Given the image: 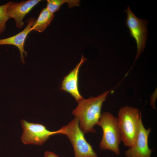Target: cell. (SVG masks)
Segmentation results:
<instances>
[{
    "label": "cell",
    "instance_id": "11",
    "mask_svg": "<svg viewBox=\"0 0 157 157\" xmlns=\"http://www.w3.org/2000/svg\"><path fill=\"white\" fill-rule=\"evenodd\" d=\"M54 14L51 13L46 8L43 9L36 20H35L31 31L34 30L39 32L44 31L53 20Z\"/></svg>",
    "mask_w": 157,
    "mask_h": 157
},
{
    "label": "cell",
    "instance_id": "10",
    "mask_svg": "<svg viewBox=\"0 0 157 157\" xmlns=\"http://www.w3.org/2000/svg\"><path fill=\"white\" fill-rule=\"evenodd\" d=\"M35 20L34 17L29 18L26 21L28 23L27 26L22 31L9 38L0 39V45L10 44L17 47L20 53L21 62L23 64L25 63L24 54L25 57L27 55V52L24 49L25 41L28 34L31 31V29Z\"/></svg>",
    "mask_w": 157,
    "mask_h": 157
},
{
    "label": "cell",
    "instance_id": "5",
    "mask_svg": "<svg viewBox=\"0 0 157 157\" xmlns=\"http://www.w3.org/2000/svg\"><path fill=\"white\" fill-rule=\"evenodd\" d=\"M125 12L127 15L125 24L129 29L130 36L135 39L136 43L137 53L133 65L145 47L148 34V20L136 17L129 6Z\"/></svg>",
    "mask_w": 157,
    "mask_h": 157
},
{
    "label": "cell",
    "instance_id": "13",
    "mask_svg": "<svg viewBox=\"0 0 157 157\" xmlns=\"http://www.w3.org/2000/svg\"><path fill=\"white\" fill-rule=\"evenodd\" d=\"M10 3L9 2L0 6V35L5 30L6 23L9 19L7 14L6 11Z\"/></svg>",
    "mask_w": 157,
    "mask_h": 157
},
{
    "label": "cell",
    "instance_id": "9",
    "mask_svg": "<svg viewBox=\"0 0 157 157\" xmlns=\"http://www.w3.org/2000/svg\"><path fill=\"white\" fill-rule=\"evenodd\" d=\"M87 59L83 55L80 62L67 75L65 76L62 81L60 89L70 94L78 103L84 98L80 93L78 88V78L80 68Z\"/></svg>",
    "mask_w": 157,
    "mask_h": 157
},
{
    "label": "cell",
    "instance_id": "2",
    "mask_svg": "<svg viewBox=\"0 0 157 157\" xmlns=\"http://www.w3.org/2000/svg\"><path fill=\"white\" fill-rule=\"evenodd\" d=\"M117 118L122 141L125 146L129 147L136 139L141 113L137 108L126 106L119 110Z\"/></svg>",
    "mask_w": 157,
    "mask_h": 157
},
{
    "label": "cell",
    "instance_id": "15",
    "mask_svg": "<svg viewBox=\"0 0 157 157\" xmlns=\"http://www.w3.org/2000/svg\"><path fill=\"white\" fill-rule=\"evenodd\" d=\"M44 157H59L53 152L49 151H46L44 154Z\"/></svg>",
    "mask_w": 157,
    "mask_h": 157
},
{
    "label": "cell",
    "instance_id": "8",
    "mask_svg": "<svg viewBox=\"0 0 157 157\" xmlns=\"http://www.w3.org/2000/svg\"><path fill=\"white\" fill-rule=\"evenodd\" d=\"M41 1L28 0L18 2L10 1L6 11L7 16L9 18L14 19L17 28H21L24 26L23 20L25 15Z\"/></svg>",
    "mask_w": 157,
    "mask_h": 157
},
{
    "label": "cell",
    "instance_id": "12",
    "mask_svg": "<svg viewBox=\"0 0 157 157\" xmlns=\"http://www.w3.org/2000/svg\"><path fill=\"white\" fill-rule=\"evenodd\" d=\"M79 0H47L46 7L50 12L52 14L58 11L60 7L65 3H67L68 7L71 8L75 6H79Z\"/></svg>",
    "mask_w": 157,
    "mask_h": 157
},
{
    "label": "cell",
    "instance_id": "4",
    "mask_svg": "<svg viewBox=\"0 0 157 157\" xmlns=\"http://www.w3.org/2000/svg\"><path fill=\"white\" fill-rule=\"evenodd\" d=\"M58 130V134H65L68 138L73 147L75 157H98L86 140L77 118Z\"/></svg>",
    "mask_w": 157,
    "mask_h": 157
},
{
    "label": "cell",
    "instance_id": "3",
    "mask_svg": "<svg viewBox=\"0 0 157 157\" xmlns=\"http://www.w3.org/2000/svg\"><path fill=\"white\" fill-rule=\"evenodd\" d=\"M98 125L103 131L99 144L101 149L110 150L119 155L122 138L117 117L109 112H104L101 114Z\"/></svg>",
    "mask_w": 157,
    "mask_h": 157
},
{
    "label": "cell",
    "instance_id": "7",
    "mask_svg": "<svg viewBox=\"0 0 157 157\" xmlns=\"http://www.w3.org/2000/svg\"><path fill=\"white\" fill-rule=\"evenodd\" d=\"M151 131L150 128H145L141 119L136 141L125 151V156L126 157H151L152 151L149 147L148 139Z\"/></svg>",
    "mask_w": 157,
    "mask_h": 157
},
{
    "label": "cell",
    "instance_id": "6",
    "mask_svg": "<svg viewBox=\"0 0 157 157\" xmlns=\"http://www.w3.org/2000/svg\"><path fill=\"white\" fill-rule=\"evenodd\" d=\"M23 132L21 138L24 144L41 145L51 136L58 134V130L51 131L44 125L28 122L24 119L21 121Z\"/></svg>",
    "mask_w": 157,
    "mask_h": 157
},
{
    "label": "cell",
    "instance_id": "1",
    "mask_svg": "<svg viewBox=\"0 0 157 157\" xmlns=\"http://www.w3.org/2000/svg\"><path fill=\"white\" fill-rule=\"evenodd\" d=\"M110 90H107L96 97L83 99L72 111L78 120L79 127L84 133H96L94 126L98 124L102 104Z\"/></svg>",
    "mask_w": 157,
    "mask_h": 157
},
{
    "label": "cell",
    "instance_id": "14",
    "mask_svg": "<svg viewBox=\"0 0 157 157\" xmlns=\"http://www.w3.org/2000/svg\"><path fill=\"white\" fill-rule=\"evenodd\" d=\"M157 92L156 89L154 92L150 95V104L152 108L155 109H156L155 103L157 98Z\"/></svg>",
    "mask_w": 157,
    "mask_h": 157
}]
</instances>
